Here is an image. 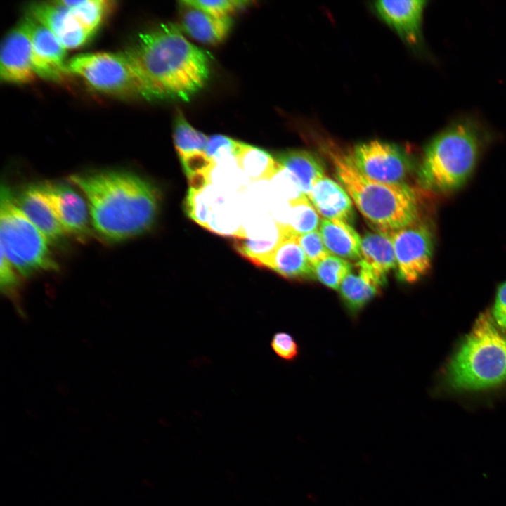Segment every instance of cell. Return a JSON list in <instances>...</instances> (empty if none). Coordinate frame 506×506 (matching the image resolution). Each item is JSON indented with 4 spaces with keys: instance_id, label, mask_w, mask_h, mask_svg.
I'll use <instances>...</instances> for the list:
<instances>
[{
    "instance_id": "6da1fadb",
    "label": "cell",
    "mask_w": 506,
    "mask_h": 506,
    "mask_svg": "<svg viewBox=\"0 0 506 506\" xmlns=\"http://www.w3.org/2000/svg\"><path fill=\"white\" fill-rule=\"evenodd\" d=\"M124 52L138 70L148 100H188L209 77L207 53L172 23L141 33Z\"/></svg>"
},
{
    "instance_id": "7a4b0ae2",
    "label": "cell",
    "mask_w": 506,
    "mask_h": 506,
    "mask_svg": "<svg viewBox=\"0 0 506 506\" xmlns=\"http://www.w3.org/2000/svg\"><path fill=\"white\" fill-rule=\"evenodd\" d=\"M69 181L86 196L92 226L106 240L120 242L141 235L156 220L158 193L135 173L102 170L73 174Z\"/></svg>"
},
{
    "instance_id": "3957f363",
    "label": "cell",
    "mask_w": 506,
    "mask_h": 506,
    "mask_svg": "<svg viewBox=\"0 0 506 506\" xmlns=\"http://www.w3.org/2000/svg\"><path fill=\"white\" fill-rule=\"evenodd\" d=\"M321 148L332 164L339 184L363 216L380 231L391 233L420 221V203L412 187L368 178L358 169L351 152L331 143Z\"/></svg>"
},
{
    "instance_id": "277c9868",
    "label": "cell",
    "mask_w": 506,
    "mask_h": 506,
    "mask_svg": "<svg viewBox=\"0 0 506 506\" xmlns=\"http://www.w3.org/2000/svg\"><path fill=\"white\" fill-rule=\"evenodd\" d=\"M446 385L458 391H480L506 383V333L486 312L480 315L471 331L447 363Z\"/></svg>"
},
{
    "instance_id": "5b68a950",
    "label": "cell",
    "mask_w": 506,
    "mask_h": 506,
    "mask_svg": "<svg viewBox=\"0 0 506 506\" xmlns=\"http://www.w3.org/2000/svg\"><path fill=\"white\" fill-rule=\"evenodd\" d=\"M479 129L472 122L460 120L432 139L424 152L419 169L424 187L440 193L450 192L467 181L481 150Z\"/></svg>"
},
{
    "instance_id": "8992f818",
    "label": "cell",
    "mask_w": 506,
    "mask_h": 506,
    "mask_svg": "<svg viewBox=\"0 0 506 506\" xmlns=\"http://www.w3.org/2000/svg\"><path fill=\"white\" fill-rule=\"evenodd\" d=\"M0 242L1 251L22 276L58 268L51 244L18 208L13 193L4 185L1 188Z\"/></svg>"
},
{
    "instance_id": "52a82bcc",
    "label": "cell",
    "mask_w": 506,
    "mask_h": 506,
    "mask_svg": "<svg viewBox=\"0 0 506 506\" xmlns=\"http://www.w3.org/2000/svg\"><path fill=\"white\" fill-rule=\"evenodd\" d=\"M67 65L72 74L97 91L121 98L148 100L143 80L124 51L82 53L71 58Z\"/></svg>"
},
{
    "instance_id": "ba28073f",
    "label": "cell",
    "mask_w": 506,
    "mask_h": 506,
    "mask_svg": "<svg viewBox=\"0 0 506 506\" xmlns=\"http://www.w3.org/2000/svg\"><path fill=\"white\" fill-rule=\"evenodd\" d=\"M389 233L394 249L397 276L406 283L417 282L430 269L433 235L420 221Z\"/></svg>"
},
{
    "instance_id": "9c48e42d",
    "label": "cell",
    "mask_w": 506,
    "mask_h": 506,
    "mask_svg": "<svg viewBox=\"0 0 506 506\" xmlns=\"http://www.w3.org/2000/svg\"><path fill=\"white\" fill-rule=\"evenodd\" d=\"M358 169L368 178L386 183H403L410 161L399 147L377 140L360 143L351 152Z\"/></svg>"
},
{
    "instance_id": "30bf717a",
    "label": "cell",
    "mask_w": 506,
    "mask_h": 506,
    "mask_svg": "<svg viewBox=\"0 0 506 506\" xmlns=\"http://www.w3.org/2000/svg\"><path fill=\"white\" fill-rule=\"evenodd\" d=\"M31 18L24 16L5 35L0 53V78L13 84H26L37 77L32 64Z\"/></svg>"
},
{
    "instance_id": "8fae6325",
    "label": "cell",
    "mask_w": 506,
    "mask_h": 506,
    "mask_svg": "<svg viewBox=\"0 0 506 506\" xmlns=\"http://www.w3.org/2000/svg\"><path fill=\"white\" fill-rule=\"evenodd\" d=\"M41 183L65 233L81 240L89 238L92 231L89 205L72 184L60 181Z\"/></svg>"
},
{
    "instance_id": "7c38bea8",
    "label": "cell",
    "mask_w": 506,
    "mask_h": 506,
    "mask_svg": "<svg viewBox=\"0 0 506 506\" xmlns=\"http://www.w3.org/2000/svg\"><path fill=\"white\" fill-rule=\"evenodd\" d=\"M30 18L31 58L36 75L56 83L65 82L72 74L65 60L67 49L50 30Z\"/></svg>"
},
{
    "instance_id": "4fadbf2b",
    "label": "cell",
    "mask_w": 506,
    "mask_h": 506,
    "mask_svg": "<svg viewBox=\"0 0 506 506\" xmlns=\"http://www.w3.org/2000/svg\"><path fill=\"white\" fill-rule=\"evenodd\" d=\"M27 15L50 30L66 49L80 47L93 36L59 1L32 2Z\"/></svg>"
},
{
    "instance_id": "5bb4252c",
    "label": "cell",
    "mask_w": 506,
    "mask_h": 506,
    "mask_svg": "<svg viewBox=\"0 0 506 506\" xmlns=\"http://www.w3.org/2000/svg\"><path fill=\"white\" fill-rule=\"evenodd\" d=\"M16 205L44 235L50 244L60 242L65 235L41 183L26 186L16 195Z\"/></svg>"
},
{
    "instance_id": "9a60e30c",
    "label": "cell",
    "mask_w": 506,
    "mask_h": 506,
    "mask_svg": "<svg viewBox=\"0 0 506 506\" xmlns=\"http://www.w3.org/2000/svg\"><path fill=\"white\" fill-rule=\"evenodd\" d=\"M277 226L280 240L266 268L286 279H315L313 268L298 241V235L293 233L286 224L279 223Z\"/></svg>"
},
{
    "instance_id": "2e32d148",
    "label": "cell",
    "mask_w": 506,
    "mask_h": 506,
    "mask_svg": "<svg viewBox=\"0 0 506 506\" xmlns=\"http://www.w3.org/2000/svg\"><path fill=\"white\" fill-rule=\"evenodd\" d=\"M359 271L379 286L387 283V274L396 268V260L391 239L387 233L368 232L361 238Z\"/></svg>"
},
{
    "instance_id": "e0dca14e",
    "label": "cell",
    "mask_w": 506,
    "mask_h": 506,
    "mask_svg": "<svg viewBox=\"0 0 506 506\" xmlns=\"http://www.w3.org/2000/svg\"><path fill=\"white\" fill-rule=\"evenodd\" d=\"M423 0L377 1L375 8L378 15L409 44L419 39L424 8Z\"/></svg>"
},
{
    "instance_id": "ac0fdd59",
    "label": "cell",
    "mask_w": 506,
    "mask_h": 506,
    "mask_svg": "<svg viewBox=\"0 0 506 506\" xmlns=\"http://www.w3.org/2000/svg\"><path fill=\"white\" fill-rule=\"evenodd\" d=\"M181 26L183 31L195 40L207 44H216L228 34L231 19L218 18L190 4L179 2Z\"/></svg>"
},
{
    "instance_id": "d6986e66",
    "label": "cell",
    "mask_w": 506,
    "mask_h": 506,
    "mask_svg": "<svg viewBox=\"0 0 506 506\" xmlns=\"http://www.w3.org/2000/svg\"><path fill=\"white\" fill-rule=\"evenodd\" d=\"M307 197L319 214L327 219L353 221L352 200L344 188L336 181L324 176L312 187Z\"/></svg>"
},
{
    "instance_id": "ffe728a7",
    "label": "cell",
    "mask_w": 506,
    "mask_h": 506,
    "mask_svg": "<svg viewBox=\"0 0 506 506\" xmlns=\"http://www.w3.org/2000/svg\"><path fill=\"white\" fill-rule=\"evenodd\" d=\"M275 159L299 188L300 193L306 196L313 186L325 176L320 160L308 151L292 150L280 154Z\"/></svg>"
},
{
    "instance_id": "44dd1931",
    "label": "cell",
    "mask_w": 506,
    "mask_h": 506,
    "mask_svg": "<svg viewBox=\"0 0 506 506\" xmlns=\"http://www.w3.org/2000/svg\"><path fill=\"white\" fill-rule=\"evenodd\" d=\"M319 231L331 254L346 260H359L361 237L350 223L323 218Z\"/></svg>"
},
{
    "instance_id": "7402d4cb",
    "label": "cell",
    "mask_w": 506,
    "mask_h": 506,
    "mask_svg": "<svg viewBox=\"0 0 506 506\" xmlns=\"http://www.w3.org/2000/svg\"><path fill=\"white\" fill-rule=\"evenodd\" d=\"M381 287L372 279L359 271L350 273L339 288L343 304L350 314L357 315L379 292Z\"/></svg>"
},
{
    "instance_id": "603a6c76",
    "label": "cell",
    "mask_w": 506,
    "mask_h": 506,
    "mask_svg": "<svg viewBox=\"0 0 506 506\" xmlns=\"http://www.w3.org/2000/svg\"><path fill=\"white\" fill-rule=\"evenodd\" d=\"M237 163L252 181L269 180L283 169L270 153L242 142L237 155Z\"/></svg>"
},
{
    "instance_id": "cb8c5ba5",
    "label": "cell",
    "mask_w": 506,
    "mask_h": 506,
    "mask_svg": "<svg viewBox=\"0 0 506 506\" xmlns=\"http://www.w3.org/2000/svg\"><path fill=\"white\" fill-rule=\"evenodd\" d=\"M67 7L77 20L92 35L115 8L110 0H58Z\"/></svg>"
},
{
    "instance_id": "d4e9b609",
    "label": "cell",
    "mask_w": 506,
    "mask_h": 506,
    "mask_svg": "<svg viewBox=\"0 0 506 506\" xmlns=\"http://www.w3.org/2000/svg\"><path fill=\"white\" fill-rule=\"evenodd\" d=\"M173 137L180 158L205 153L209 139L193 127L179 110L175 116Z\"/></svg>"
},
{
    "instance_id": "484cf974",
    "label": "cell",
    "mask_w": 506,
    "mask_h": 506,
    "mask_svg": "<svg viewBox=\"0 0 506 506\" xmlns=\"http://www.w3.org/2000/svg\"><path fill=\"white\" fill-rule=\"evenodd\" d=\"M279 240V232L275 236L235 238L233 246L242 257L259 267L266 268Z\"/></svg>"
},
{
    "instance_id": "4316f807",
    "label": "cell",
    "mask_w": 506,
    "mask_h": 506,
    "mask_svg": "<svg viewBox=\"0 0 506 506\" xmlns=\"http://www.w3.org/2000/svg\"><path fill=\"white\" fill-rule=\"evenodd\" d=\"M290 222L286 224L296 235L307 233L318 229L320 223L319 214L304 194L300 193L290 200Z\"/></svg>"
},
{
    "instance_id": "83f0119b",
    "label": "cell",
    "mask_w": 506,
    "mask_h": 506,
    "mask_svg": "<svg viewBox=\"0 0 506 506\" xmlns=\"http://www.w3.org/2000/svg\"><path fill=\"white\" fill-rule=\"evenodd\" d=\"M351 271L352 265L349 260L333 254H330L313 267L314 278L333 290H339Z\"/></svg>"
},
{
    "instance_id": "f1b7e54d",
    "label": "cell",
    "mask_w": 506,
    "mask_h": 506,
    "mask_svg": "<svg viewBox=\"0 0 506 506\" xmlns=\"http://www.w3.org/2000/svg\"><path fill=\"white\" fill-rule=\"evenodd\" d=\"M241 144L228 136L214 135L209 137L205 153L215 164L235 161Z\"/></svg>"
},
{
    "instance_id": "f546056e",
    "label": "cell",
    "mask_w": 506,
    "mask_h": 506,
    "mask_svg": "<svg viewBox=\"0 0 506 506\" xmlns=\"http://www.w3.org/2000/svg\"><path fill=\"white\" fill-rule=\"evenodd\" d=\"M297 239L313 268L331 254L324 243L319 229L298 235Z\"/></svg>"
},
{
    "instance_id": "4dcf8cb0",
    "label": "cell",
    "mask_w": 506,
    "mask_h": 506,
    "mask_svg": "<svg viewBox=\"0 0 506 506\" xmlns=\"http://www.w3.org/2000/svg\"><path fill=\"white\" fill-rule=\"evenodd\" d=\"M186 214L199 225L207 228L209 208L204 197L202 190L190 188L185 201Z\"/></svg>"
},
{
    "instance_id": "1f68e13d",
    "label": "cell",
    "mask_w": 506,
    "mask_h": 506,
    "mask_svg": "<svg viewBox=\"0 0 506 506\" xmlns=\"http://www.w3.org/2000/svg\"><path fill=\"white\" fill-rule=\"evenodd\" d=\"M188 2L211 15L218 18L230 17L232 13L245 7L249 3L246 1H188Z\"/></svg>"
},
{
    "instance_id": "d6a6232c",
    "label": "cell",
    "mask_w": 506,
    "mask_h": 506,
    "mask_svg": "<svg viewBox=\"0 0 506 506\" xmlns=\"http://www.w3.org/2000/svg\"><path fill=\"white\" fill-rule=\"evenodd\" d=\"M271 346L278 356L285 361L294 360L299 354L297 343L287 332L275 333L271 341Z\"/></svg>"
},
{
    "instance_id": "836d02e7",
    "label": "cell",
    "mask_w": 506,
    "mask_h": 506,
    "mask_svg": "<svg viewBox=\"0 0 506 506\" xmlns=\"http://www.w3.org/2000/svg\"><path fill=\"white\" fill-rule=\"evenodd\" d=\"M17 271L1 251L0 283L1 291L6 295H11L19 284Z\"/></svg>"
},
{
    "instance_id": "e575fe53",
    "label": "cell",
    "mask_w": 506,
    "mask_h": 506,
    "mask_svg": "<svg viewBox=\"0 0 506 506\" xmlns=\"http://www.w3.org/2000/svg\"><path fill=\"white\" fill-rule=\"evenodd\" d=\"M491 316L497 326L506 333V281L496 290Z\"/></svg>"
}]
</instances>
